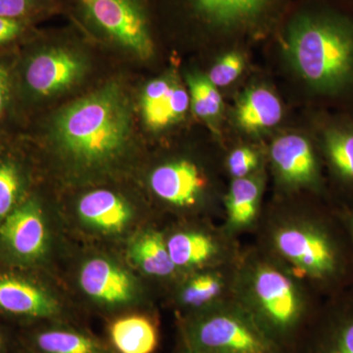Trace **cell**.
Segmentation results:
<instances>
[{"label": "cell", "mask_w": 353, "mask_h": 353, "mask_svg": "<svg viewBox=\"0 0 353 353\" xmlns=\"http://www.w3.org/2000/svg\"><path fill=\"white\" fill-rule=\"evenodd\" d=\"M280 27L290 63L316 92L336 94L353 85V4L301 0Z\"/></svg>", "instance_id": "6da1fadb"}, {"label": "cell", "mask_w": 353, "mask_h": 353, "mask_svg": "<svg viewBox=\"0 0 353 353\" xmlns=\"http://www.w3.org/2000/svg\"><path fill=\"white\" fill-rule=\"evenodd\" d=\"M132 130V111L125 90L117 82H110L58 111L51 118L48 134L69 159L97 167L124 152Z\"/></svg>", "instance_id": "7a4b0ae2"}, {"label": "cell", "mask_w": 353, "mask_h": 353, "mask_svg": "<svg viewBox=\"0 0 353 353\" xmlns=\"http://www.w3.org/2000/svg\"><path fill=\"white\" fill-rule=\"evenodd\" d=\"M331 220L283 228L275 245L306 276L326 289L339 290L353 278V248L343 223L339 227Z\"/></svg>", "instance_id": "3957f363"}, {"label": "cell", "mask_w": 353, "mask_h": 353, "mask_svg": "<svg viewBox=\"0 0 353 353\" xmlns=\"http://www.w3.org/2000/svg\"><path fill=\"white\" fill-rule=\"evenodd\" d=\"M74 46L53 43L39 34L26 44L16 62L18 119L46 99L64 94L87 74L88 61Z\"/></svg>", "instance_id": "277c9868"}, {"label": "cell", "mask_w": 353, "mask_h": 353, "mask_svg": "<svg viewBox=\"0 0 353 353\" xmlns=\"http://www.w3.org/2000/svg\"><path fill=\"white\" fill-rule=\"evenodd\" d=\"M62 6L92 34L150 59L155 51L150 0H61Z\"/></svg>", "instance_id": "5b68a950"}, {"label": "cell", "mask_w": 353, "mask_h": 353, "mask_svg": "<svg viewBox=\"0 0 353 353\" xmlns=\"http://www.w3.org/2000/svg\"><path fill=\"white\" fill-rule=\"evenodd\" d=\"M188 347L199 353H281L248 311L219 308L188 323Z\"/></svg>", "instance_id": "8992f818"}, {"label": "cell", "mask_w": 353, "mask_h": 353, "mask_svg": "<svg viewBox=\"0 0 353 353\" xmlns=\"http://www.w3.org/2000/svg\"><path fill=\"white\" fill-rule=\"evenodd\" d=\"M157 1L205 31L232 34L269 27L290 0H150Z\"/></svg>", "instance_id": "52a82bcc"}, {"label": "cell", "mask_w": 353, "mask_h": 353, "mask_svg": "<svg viewBox=\"0 0 353 353\" xmlns=\"http://www.w3.org/2000/svg\"><path fill=\"white\" fill-rule=\"evenodd\" d=\"M255 321L281 350L303 326L305 306L296 285L283 272L270 266L259 268L252 282Z\"/></svg>", "instance_id": "ba28073f"}, {"label": "cell", "mask_w": 353, "mask_h": 353, "mask_svg": "<svg viewBox=\"0 0 353 353\" xmlns=\"http://www.w3.org/2000/svg\"><path fill=\"white\" fill-rule=\"evenodd\" d=\"M0 241L19 261H34L46 252L48 231L34 199H24L0 224Z\"/></svg>", "instance_id": "9c48e42d"}, {"label": "cell", "mask_w": 353, "mask_h": 353, "mask_svg": "<svg viewBox=\"0 0 353 353\" xmlns=\"http://www.w3.org/2000/svg\"><path fill=\"white\" fill-rule=\"evenodd\" d=\"M139 106L145 126L162 131L185 117L190 106L189 90L174 76L159 77L143 87Z\"/></svg>", "instance_id": "30bf717a"}, {"label": "cell", "mask_w": 353, "mask_h": 353, "mask_svg": "<svg viewBox=\"0 0 353 353\" xmlns=\"http://www.w3.org/2000/svg\"><path fill=\"white\" fill-rule=\"evenodd\" d=\"M336 299L313 323L303 353H353V292Z\"/></svg>", "instance_id": "8fae6325"}, {"label": "cell", "mask_w": 353, "mask_h": 353, "mask_svg": "<svg viewBox=\"0 0 353 353\" xmlns=\"http://www.w3.org/2000/svg\"><path fill=\"white\" fill-rule=\"evenodd\" d=\"M271 158L285 182L294 185L317 187L320 170L317 157L307 139L285 134L273 141Z\"/></svg>", "instance_id": "7c38bea8"}, {"label": "cell", "mask_w": 353, "mask_h": 353, "mask_svg": "<svg viewBox=\"0 0 353 353\" xmlns=\"http://www.w3.org/2000/svg\"><path fill=\"white\" fill-rule=\"evenodd\" d=\"M152 192L173 205L192 206L205 187V179L199 167L188 160L158 166L150 178Z\"/></svg>", "instance_id": "4fadbf2b"}, {"label": "cell", "mask_w": 353, "mask_h": 353, "mask_svg": "<svg viewBox=\"0 0 353 353\" xmlns=\"http://www.w3.org/2000/svg\"><path fill=\"white\" fill-rule=\"evenodd\" d=\"M80 285L88 296L106 304L128 303L134 290L129 274L104 259H90L83 265Z\"/></svg>", "instance_id": "5bb4252c"}, {"label": "cell", "mask_w": 353, "mask_h": 353, "mask_svg": "<svg viewBox=\"0 0 353 353\" xmlns=\"http://www.w3.org/2000/svg\"><path fill=\"white\" fill-rule=\"evenodd\" d=\"M0 310L25 317L46 318L58 312L57 301L24 279L0 276Z\"/></svg>", "instance_id": "9a60e30c"}, {"label": "cell", "mask_w": 353, "mask_h": 353, "mask_svg": "<svg viewBox=\"0 0 353 353\" xmlns=\"http://www.w3.org/2000/svg\"><path fill=\"white\" fill-rule=\"evenodd\" d=\"M78 212L83 222L108 233H117L132 217L128 202L109 190H95L81 197Z\"/></svg>", "instance_id": "2e32d148"}, {"label": "cell", "mask_w": 353, "mask_h": 353, "mask_svg": "<svg viewBox=\"0 0 353 353\" xmlns=\"http://www.w3.org/2000/svg\"><path fill=\"white\" fill-rule=\"evenodd\" d=\"M282 116V104L266 88H250L236 105V122L243 131L250 134L275 127Z\"/></svg>", "instance_id": "e0dca14e"}, {"label": "cell", "mask_w": 353, "mask_h": 353, "mask_svg": "<svg viewBox=\"0 0 353 353\" xmlns=\"http://www.w3.org/2000/svg\"><path fill=\"white\" fill-rule=\"evenodd\" d=\"M109 334L119 353H152L157 347V327L145 316L131 315L115 320Z\"/></svg>", "instance_id": "ac0fdd59"}, {"label": "cell", "mask_w": 353, "mask_h": 353, "mask_svg": "<svg viewBox=\"0 0 353 353\" xmlns=\"http://www.w3.org/2000/svg\"><path fill=\"white\" fill-rule=\"evenodd\" d=\"M3 148V146H2ZM0 148V224L24 201L27 171L16 153Z\"/></svg>", "instance_id": "d6986e66"}, {"label": "cell", "mask_w": 353, "mask_h": 353, "mask_svg": "<svg viewBox=\"0 0 353 353\" xmlns=\"http://www.w3.org/2000/svg\"><path fill=\"white\" fill-rule=\"evenodd\" d=\"M132 259L148 275L165 277L175 271L167 243L161 234L148 231L134 240L130 250Z\"/></svg>", "instance_id": "ffe728a7"}, {"label": "cell", "mask_w": 353, "mask_h": 353, "mask_svg": "<svg viewBox=\"0 0 353 353\" xmlns=\"http://www.w3.org/2000/svg\"><path fill=\"white\" fill-rule=\"evenodd\" d=\"M323 148L334 175L353 187V129L329 128L323 134Z\"/></svg>", "instance_id": "44dd1931"}, {"label": "cell", "mask_w": 353, "mask_h": 353, "mask_svg": "<svg viewBox=\"0 0 353 353\" xmlns=\"http://www.w3.org/2000/svg\"><path fill=\"white\" fill-rule=\"evenodd\" d=\"M167 248L176 267H194L212 259L217 248L210 236L196 232H183L172 236Z\"/></svg>", "instance_id": "7402d4cb"}, {"label": "cell", "mask_w": 353, "mask_h": 353, "mask_svg": "<svg viewBox=\"0 0 353 353\" xmlns=\"http://www.w3.org/2000/svg\"><path fill=\"white\" fill-rule=\"evenodd\" d=\"M261 185L256 179H234L227 197L230 222L236 227H243L254 220L259 210Z\"/></svg>", "instance_id": "603a6c76"}, {"label": "cell", "mask_w": 353, "mask_h": 353, "mask_svg": "<svg viewBox=\"0 0 353 353\" xmlns=\"http://www.w3.org/2000/svg\"><path fill=\"white\" fill-rule=\"evenodd\" d=\"M36 345L41 353H104L94 339L72 330H46L36 336Z\"/></svg>", "instance_id": "cb8c5ba5"}, {"label": "cell", "mask_w": 353, "mask_h": 353, "mask_svg": "<svg viewBox=\"0 0 353 353\" xmlns=\"http://www.w3.org/2000/svg\"><path fill=\"white\" fill-rule=\"evenodd\" d=\"M190 99V108L202 120L213 121L223 110V99L218 88L208 76L189 73L185 76Z\"/></svg>", "instance_id": "d4e9b609"}, {"label": "cell", "mask_w": 353, "mask_h": 353, "mask_svg": "<svg viewBox=\"0 0 353 353\" xmlns=\"http://www.w3.org/2000/svg\"><path fill=\"white\" fill-rule=\"evenodd\" d=\"M19 52L0 53V130L4 132L9 123L18 119L15 69Z\"/></svg>", "instance_id": "484cf974"}, {"label": "cell", "mask_w": 353, "mask_h": 353, "mask_svg": "<svg viewBox=\"0 0 353 353\" xmlns=\"http://www.w3.org/2000/svg\"><path fill=\"white\" fill-rule=\"evenodd\" d=\"M63 9L61 0H0V16L39 22Z\"/></svg>", "instance_id": "4316f807"}, {"label": "cell", "mask_w": 353, "mask_h": 353, "mask_svg": "<svg viewBox=\"0 0 353 353\" xmlns=\"http://www.w3.org/2000/svg\"><path fill=\"white\" fill-rule=\"evenodd\" d=\"M38 34L36 23L0 16V53L18 52Z\"/></svg>", "instance_id": "83f0119b"}, {"label": "cell", "mask_w": 353, "mask_h": 353, "mask_svg": "<svg viewBox=\"0 0 353 353\" xmlns=\"http://www.w3.org/2000/svg\"><path fill=\"white\" fill-rule=\"evenodd\" d=\"M223 283L218 276L204 274L192 279L182 292L183 304L201 307L210 303L222 292Z\"/></svg>", "instance_id": "f1b7e54d"}, {"label": "cell", "mask_w": 353, "mask_h": 353, "mask_svg": "<svg viewBox=\"0 0 353 353\" xmlns=\"http://www.w3.org/2000/svg\"><path fill=\"white\" fill-rule=\"evenodd\" d=\"M245 69V59L238 51H229L221 57L209 71L208 78L216 88L234 83Z\"/></svg>", "instance_id": "f546056e"}, {"label": "cell", "mask_w": 353, "mask_h": 353, "mask_svg": "<svg viewBox=\"0 0 353 353\" xmlns=\"http://www.w3.org/2000/svg\"><path fill=\"white\" fill-rule=\"evenodd\" d=\"M257 165L259 155L252 148H236L228 158V169L234 179L245 178Z\"/></svg>", "instance_id": "4dcf8cb0"}, {"label": "cell", "mask_w": 353, "mask_h": 353, "mask_svg": "<svg viewBox=\"0 0 353 353\" xmlns=\"http://www.w3.org/2000/svg\"><path fill=\"white\" fill-rule=\"evenodd\" d=\"M341 219L343 221L345 229H347L353 248V208L345 210V212L341 215Z\"/></svg>", "instance_id": "1f68e13d"}, {"label": "cell", "mask_w": 353, "mask_h": 353, "mask_svg": "<svg viewBox=\"0 0 353 353\" xmlns=\"http://www.w3.org/2000/svg\"><path fill=\"white\" fill-rule=\"evenodd\" d=\"M7 134L0 130V148L4 145V143H6Z\"/></svg>", "instance_id": "d6a6232c"}, {"label": "cell", "mask_w": 353, "mask_h": 353, "mask_svg": "<svg viewBox=\"0 0 353 353\" xmlns=\"http://www.w3.org/2000/svg\"><path fill=\"white\" fill-rule=\"evenodd\" d=\"M185 353H199V352H194V350H190V348L188 347L187 350H185Z\"/></svg>", "instance_id": "836d02e7"}, {"label": "cell", "mask_w": 353, "mask_h": 353, "mask_svg": "<svg viewBox=\"0 0 353 353\" xmlns=\"http://www.w3.org/2000/svg\"><path fill=\"white\" fill-rule=\"evenodd\" d=\"M343 1L348 2V3L353 4V0H343Z\"/></svg>", "instance_id": "e575fe53"}, {"label": "cell", "mask_w": 353, "mask_h": 353, "mask_svg": "<svg viewBox=\"0 0 353 353\" xmlns=\"http://www.w3.org/2000/svg\"><path fill=\"white\" fill-rule=\"evenodd\" d=\"M2 347V340H1V336H0V348H1Z\"/></svg>", "instance_id": "d590c367"}]
</instances>
